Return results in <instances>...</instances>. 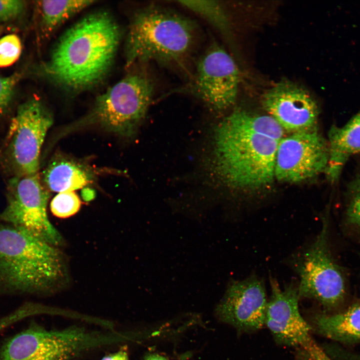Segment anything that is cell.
<instances>
[{
  "label": "cell",
  "instance_id": "obj_22",
  "mask_svg": "<svg viewBox=\"0 0 360 360\" xmlns=\"http://www.w3.org/2000/svg\"><path fill=\"white\" fill-rule=\"evenodd\" d=\"M20 76V74L18 72L8 76H0V113L6 110L10 104Z\"/></svg>",
  "mask_w": 360,
  "mask_h": 360
},
{
  "label": "cell",
  "instance_id": "obj_15",
  "mask_svg": "<svg viewBox=\"0 0 360 360\" xmlns=\"http://www.w3.org/2000/svg\"><path fill=\"white\" fill-rule=\"evenodd\" d=\"M328 149L326 172L329 180L334 182L348 159L360 152V111L343 126L332 127L328 132Z\"/></svg>",
  "mask_w": 360,
  "mask_h": 360
},
{
  "label": "cell",
  "instance_id": "obj_7",
  "mask_svg": "<svg viewBox=\"0 0 360 360\" xmlns=\"http://www.w3.org/2000/svg\"><path fill=\"white\" fill-rule=\"evenodd\" d=\"M320 232L314 241L294 254L290 264L299 278L300 298L316 300L332 308L343 300L344 276L330 255L328 244V220H322Z\"/></svg>",
  "mask_w": 360,
  "mask_h": 360
},
{
  "label": "cell",
  "instance_id": "obj_25",
  "mask_svg": "<svg viewBox=\"0 0 360 360\" xmlns=\"http://www.w3.org/2000/svg\"><path fill=\"white\" fill-rule=\"evenodd\" d=\"M101 360H128L126 351L121 350L118 352L104 357Z\"/></svg>",
  "mask_w": 360,
  "mask_h": 360
},
{
  "label": "cell",
  "instance_id": "obj_3",
  "mask_svg": "<svg viewBox=\"0 0 360 360\" xmlns=\"http://www.w3.org/2000/svg\"><path fill=\"white\" fill-rule=\"evenodd\" d=\"M64 274L63 256L56 246L0 222V292H44Z\"/></svg>",
  "mask_w": 360,
  "mask_h": 360
},
{
  "label": "cell",
  "instance_id": "obj_23",
  "mask_svg": "<svg viewBox=\"0 0 360 360\" xmlns=\"http://www.w3.org/2000/svg\"><path fill=\"white\" fill-rule=\"evenodd\" d=\"M350 188L351 196L347 216L351 222L360 226V176L352 182Z\"/></svg>",
  "mask_w": 360,
  "mask_h": 360
},
{
  "label": "cell",
  "instance_id": "obj_2",
  "mask_svg": "<svg viewBox=\"0 0 360 360\" xmlns=\"http://www.w3.org/2000/svg\"><path fill=\"white\" fill-rule=\"evenodd\" d=\"M279 141L244 128L226 118L216 126L208 162L212 174L228 187L254 190L274 177Z\"/></svg>",
  "mask_w": 360,
  "mask_h": 360
},
{
  "label": "cell",
  "instance_id": "obj_19",
  "mask_svg": "<svg viewBox=\"0 0 360 360\" xmlns=\"http://www.w3.org/2000/svg\"><path fill=\"white\" fill-rule=\"evenodd\" d=\"M182 6L198 14L224 34L230 31L228 16L222 4L216 0H178Z\"/></svg>",
  "mask_w": 360,
  "mask_h": 360
},
{
  "label": "cell",
  "instance_id": "obj_4",
  "mask_svg": "<svg viewBox=\"0 0 360 360\" xmlns=\"http://www.w3.org/2000/svg\"><path fill=\"white\" fill-rule=\"evenodd\" d=\"M196 24L190 20L155 6L142 8L132 18L125 46L126 66L155 61L181 62L192 50Z\"/></svg>",
  "mask_w": 360,
  "mask_h": 360
},
{
  "label": "cell",
  "instance_id": "obj_24",
  "mask_svg": "<svg viewBox=\"0 0 360 360\" xmlns=\"http://www.w3.org/2000/svg\"><path fill=\"white\" fill-rule=\"evenodd\" d=\"M26 4L21 0H0V22H7L19 16Z\"/></svg>",
  "mask_w": 360,
  "mask_h": 360
},
{
  "label": "cell",
  "instance_id": "obj_8",
  "mask_svg": "<svg viewBox=\"0 0 360 360\" xmlns=\"http://www.w3.org/2000/svg\"><path fill=\"white\" fill-rule=\"evenodd\" d=\"M6 204L0 212V222L25 230L54 246L62 238L46 213L50 194L38 174L14 176L8 184Z\"/></svg>",
  "mask_w": 360,
  "mask_h": 360
},
{
  "label": "cell",
  "instance_id": "obj_12",
  "mask_svg": "<svg viewBox=\"0 0 360 360\" xmlns=\"http://www.w3.org/2000/svg\"><path fill=\"white\" fill-rule=\"evenodd\" d=\"M268 302L263 280L252 275L232 282L217 306L216 313L222 321L238 331L252 332L264 326Z\"/></svg>",
  "mask_w": 360,
  "mask_h": 360
},
{
  "label": "cell",
  "instance_id": "obj_27",
  "mask_svg": "<svg viewBox=\"0 0 360 360\" xmlns=\"http://www.w3.org/2000/svg\"><path fill=\"white\" fill-rule=\"evenodd\" d=\"M4 30V26L0 25V35L2 33Z\"/></svg>",
  "mask_w": 360,
  "mask_h": 360
},
{
  "label": "cell",
  "instance_id": "obj_5",
  "mask_svg": "<svg viewBox=\"0 0 360 360\" xmlns=\"http://www.w3.org/2000/svg\"><path fill=\"white\" fill-rule=\"evenodd\" d=\"M126 338L116 332L90 330L79 326L47 330L32 324L4 344L0 360H70L84 352L116 344Z\"/></svg>",
  "mask_w": 360,
  "mask_h": 360
},
{
  "label": "cell",
  "instance_id": "obj_10",
  "mask_svg": "<svg viewBox=\"0 0 360 360\" xmlns=\"http://www.w3.org/2000/svg\"><path fill=\"white\" fill-rule=\"evenodd\" d=\"M239 81L238 70L232 58L213 44L198 60L191 82L182 89L218 112L234 104Z\"/></svg>",
  "mask_w": 360,
  "mask_h": 360
},
{
  "label": "cell",
  "instance_id": "obj_21",
  "mask_svg": "<svg viewBox=\"0 0 360 360\" xmlns=\"http://www.w3.org/2000/svg\"><path fill=\"white\" fill-rule=\"evenodd\" d=\"M21 40L16 34H8L0 38V68L9 66L19 58Z\"/></svg>",
  "mask_w": 360,
  "mask_h": 360
},
{
  "label": "cell",
  "instance_id": "obj_13",
  "mask_svg": "<svg viewBox=\"0 0 360 360\" xmlns=\"http://www.w3.org/2000/svg\"><path fill=\"white\" fill-rule=\"evenodd\" d=\"M270 281L271 294L264 325L280 345L298 348L308 346L314 340L312 328L300 313L298 286L290 284L282 289L275 279L271 277Z\"/></svg>",
  "mask_w": 360,
  "mask_h": 360
},
{
  "label": "cell",
  "instance_id": "obj_20",
  "mask_svg": "<svg viewBox=\"0 0 360 360\" xmlns=\"http://www.w3.org/2000/svg\"><path fill=\"white\" fill-rule=\"evenodd\" d=\"M81 202L74 192H60L51 202L52 214L59 218H66L76 214L80 210Z\"/></svg>",
  "mask_w": 360,
  "mask_h": 360
},
{
  "label": "cell",
  "instance_id": "obj_16",
  "mask_svg": "<svg viewBox=\"0 0 360 360\" xmlns=\"http://www.w3.org/2000/svg\"><path fill=\"white\" fill-rule=\"evenodd\" d=\"M311 321L312 328L328 338L345 343L360 342V304L335 314H316Z\"/></svg>",
  "mask_w": 360,
  "mask_h": 360
},
{
  "label": "cell",
  "instance_id": "obj_14",
  "mask_svg": "<svg viewBox=\"0 0 360 360\" xmlns=\"http://www.w3.org/2000/svg\"><path fill=\"white\" fill-rule=\"evenodd\" d=\"M264 108L284 130L294 132L316 128L318 108L304 88L282 81L268 90L262 98Z\"/></svg>",
  "mask_w": 360,
  "mask_h": 360
},
{
  "label": "cell",
  "instance_id": "obj_11",
  "mask_svg": "<svg viewBox=\"0 0 360 360\" xmlns=\"http://www.w3.org/2000/svg\"><path fill=\"white\" fill-rule=\"evenodd\" d=\"M328 145L316 128L283 138L276 152L274 177L280 182H301L326 171Z\"/></svg>",
  "mask_w": 360,
  "mask_h": 360
},
{
  "label": "cell",
  "instance_id": "obj_6",
  "mask_svg": "<svg viewBox=\"0 0 360 360\" xmlns=\"http://www.w3.org/2000/svg\"><path fill=\"white\" fill-rule=\"evenodd\" d=\"M154 92L153 82L146 74H130L98 96L90 112L62 132L98 125L120 136H132L146 115Z\"/></svg>",
  "mask_w": 360,
  "mask_h": 360
},
{
  "label": "cell",
  "instance_id": "obj_17",
  "mask_svg": "<svg viewBox=\"0 0 360 360\" xmlns=\"http://www.w3.org/2000/svg\"><path fill=\"white\" fill-rule=\"evenodd\" d=\"M44 182L51 191L72 192L90 183L93 174L72 160L58 156L51 161L43 172Z\"/></svg>",
  "mask_w": 360,
  "mask_h": 360
},
{
  "label": "cell",
  "instance_id": "obj_1",
  "mask_svg": "<svg viewBox=\"0 0 360 360\" xmlns=\"http://www.w3.org/2000/svg\"><path fill=\"white\" fill-rule=\"evenodd\" d=\"M120 38V28L108 12L92 13L64 32L38 72L68 91L88 90L107 74Z\"/></svg>",
  "mask_w": 360,
  "mask_h": 360
},
{
  "label": "cell",
  "instance_id": "obj_9",
  "mask_svg": "<svg viewBox=\"0 0 360 360\" xmlns=\"http://www.w3.org/2000/svg\"><path fill=\"white\" fill-rule=\"evenodd\" d=\"M53 122L51 113L36 98L18 108L12 120L8 156L15 176L38 174L40 151Z\"/></svg>",
  "mask_w": 360,
  "mask_h": 360
},
{
  "label": "cell",
  "instance_id": "obj_26",
  "mask_svg": "<svg viewBox=\"0 0 360 360\" xmlns=\"http://www.w3.org/2000/svg\"><path fill=\"white\" fill-rule=\"evenodd\" d=\"M144 360H168L164 357L157 354H148L144 358Z\"/></svg>",
  "mask_w": 360,
  "mask_h": 360
},
{
  "label": "cell",
  "instance_id": "obj_18",
  "mask_svg": "<svg viewBox=\"0 0 360 360\" xmlns=\"http://www.w3.org/2000/svg\"><path fill=\"white\" fill-rule=\"evenodd\" d=\"M94 2L90 0L38 1L40 24L43 32L48 34L70 18Z\"/></svg>",
  "mask_w": 360,
  "mask_h": 360
}]
</instances>
